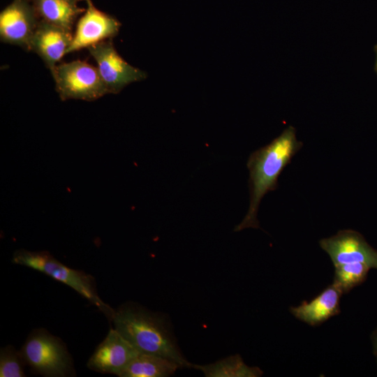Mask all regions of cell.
<instances>
[{
  "label": "cell",
  "mask_w": 377,
  "mask_h": 377,
  "mask_svg": "<svg viewBox=\"0 0 377 377\" xmlns=\"http://www.w3.org/2000/svg\"><path fill=\"white\" fill-rule=\"evenodd\" d=\"M302 146L297 140L295 128L288 126L270 143L250 155L246 164L249 170V207L234 231L260 228L257 213L263 198L277 188L280 174Z\"/></svg>",
  "instance_id": "obj_1"
},
{
  "label": "cell",
  "mask_w": 377,
  "mask_h": 377,
  "mask_svg": "<svg viewBox=\"0 0 377 377\" xmlns=\"http://www.w3.org/2000/svg\"><path fill=\"white\" fill-rule=\"evenodd\" d=\"M117 330L133 346L142 353L170 359L181 368L191 367L159 315L133 304H125L116 310L112 319Z\"/></svg>",
  "instance_id": "obj_2"
},
{
  "label": "cell",
  "mask_w": 377,
  "mask_h": 377,
  "mask_svg": "<svg viewBox=\"0 0 377 377\" xmlns=\"http://www.w3.org/2000/svg\"><path fill=\"white\" fill-rule=\"evenodd\" d=\"M13 263L42 272L69 286L112 321L116 310L100 298L91 275L66 266L46 251L17 250L14 252Z\"/></svg>",
  "instance_id": "obj_3"
},
{
  "label": "cell",
  "mask_w": 377,
  "mask_h": 377,
  "mask_svg": "<svg viewBox=\"0 0 377 377\" xmlns=\"http://www.w3.org/2000/svg\"><path fill=\"white\" fill-rule=\"evenodd\" d=\"M20 353L35 374L46 377L75 375L73 360L65 343L44 329L33 330Z\"/></svg>",
  "instance_id": "obj_4"
},
{
  "label": "cell",
  "mask_w": 377,
  "mask_h": 377,
  "mask_svg": "<svg viewBox=\"0 0 377 377\" xmlns=\"http://www.w3.org/2000/svg\"><path fill=\"white\" fill-rule=\"evenodd\" d=\"M52 75L56 90L63 101H91L108 94L97 68L85 61L75 60L57 64Z\"/></svg>",
  "instance_id": "obj_5"
},
{
  "label": "cell",
  "mask_w": 377,
  "mask_h": 377,
  "mask_svg": "<svg viewBox=\"0 0 377 377\" xmlns=\"http://www.w3.org/2000/svg\"><path fill=\"white\" fill-rule=\"evenodd\" d=\"M108 93H119L126 85L146 78V73L127 63L117 52L112 40L88 48Z\"/></svg>",
  "instance_id": "obj_6"
},
{
  "label": "cell",
  "mask_w": 377,
  "mask_h": 377,
  "mask_svg": "<svg viewBox=\"0 0 377 377\" xmlns=\"http://www.w3.org/2000/svg\"><path fill=\"white\" fill-rule=\"evenodd\" d=\"M320 247L329 255L334 266L346 263H363L377 269V251L357 232L339 231L335 235L320 240Z\"/></svg>",
  "instance_id": "obj_7"
},
{
  "label": "cell",
  "mask_w": 377,
  "mask_h": 377,
  "mask_svg": "<svg viewBox=\"0 0 377 377\" xmlns=\"http://www.w3.org/2000/svg\"><path fill=\"white\" fill-rule=\"evenodd\" d=\"M33 5L27 0H13L0 13V38L3 43L29 50L39 21Z\"/></svg>",
  "instance_id": "obj_8"
},
{
  "label": "cell",
  "mask_w": 377,
  "mask_h": 377,
  "mask_svg": "<svg viewBox=\"0 0 377 377\" xmlns=\"http://www.w3.org/2000/svg\"><path fill=\"white\" fill-rule=\"evenodd\" d=\"M87 8L79 19L67 54L89 48L116 36L120 22L112 16L97 9L91 0H86Z\"/></svg>",
  "instance_id": "obj_9"
},
{
  "label": "cell",
  "mask_w": 377,
  "mask_h": 377,
  "mask_svg": "<svg viewBox=\"0 0 377 377\" xmlns=\"http://www.w3.org/2000/svg\"><path fill=\"white\" fill-rule=\"evenodd\" d=\"M140 353L117 330L111 328L87 362V367L119 376Z\"/></svg>",
  "instance_id": "obj_10"
},
{
  "label": "cell",
  "mask_w": 377,
  "mask_h": 377,
  "mask_svg": "<svg viewBox=\"0 0 377 377\" xmlns=\"http://www.w3.org/2000/svg\"><path fill=\"white\" fill-rule=\"evenodd\" d=\"M72 38L71 31L40 20L31 40L29 51L36 53L52 73L67 54Z\"/></svg>",
  "instance_id": "obj_11"
},
{
  "label": "cell",
  "mask_w": 377,
  "mask_h": 377,
  "mask_svg": "<svg viewBox=\"0 0 377 377\" xmlns=\"http://www.w3.org/2000/svg\"><path fill=\"white\" fill-rule=\"evenodd\" d=\"M342 292L334 284L327 286L309 302L290 308V313L300 320L311 326L318 325L341 312Z\"/></svg>",
  "instance_id": "obj_12"
},
{
  "label": "cell",
  "mask_w": 377,
  "mask_h": 377,
  "mask_svg": "<svg viewBox=\"0 0 377 377\" xmlns=\"http://www.w3.org/2000/svg\"><path fill=\"white\" fill-rule=\"evenodd\" d=\"M31 1L40 20L71 32L76 19L84 11L77 5L80 0Z\"/></svg>",
  "instance_id": "obj_13"
},
{
  "label": "cell",
  "mask_w": 377,
  "mask_h": 377,
  "mask_svg": "<svg viewBox=\"0 0 377 377\" xmlns=\"http://www.w3.org/2000/svg\"><path fill=\"white\" fill-rule=\"evenodd\" d=\"M182 369L176 362L156 355L140 353L119 377H167Z\"/></svg>",
  "instance_id": "obj_14"
},
{
  "label": "cell",
  "mask_w": 377,
  "mask_h": 377,
  "mask_svg": "<svg viewBox=\"0 0 377 377\" xmlns=\"http://www.w3.org/2000/svg\"><path fill=\"white\" fill-rule=\"evenodd\" d=\"M191 367L201 371L206 377H258L263 375L258 367H249L238 354L212 364H192Z\"/></svg>",
  "instance_id": "obj_15"
},
{
  "label": "cell",
  "mask_w": 377,
  "mask_h": 377,
  "mask_svg": "<svg viewBox=\"0 0 377 377\" xmlns=\"http://www.w3.org/2000/svg\"><path fill=\"white\" fill-rule=\"evenodd\" d=\"M333 283L342 292L348 293L362 283L371 269L363 263H346L335 266Z\"/></svg>",
  "instance_id": "obj_16"
},
{
  "label": "cell",
  "mask_w": 377,
  "mask_h": 377,
  "mask_svg": "<svg viewBox=\"0 0 377 377\" xmlns=\"http://www.w3.org/2000/svg\"><path fill=\"white\" fill-rule=\"evenodd\" d=\"M26 365L20 351L12 346L1 348L0 376L24 377L26 376L24 367Z\"/></svg>",
  "instance_id": "obj_17"
},
{
  "label": "cell",
  "mask_w": 377,
  "mask_h": 377,
  "mask_svg": "<svg viewBox=\"0 0 377 377\" xmlns=\"http://www.w3.org/2000/svg\"><path fill=\"white\" fill-rule=\"evenodd\" d=\"M374 347H375L376 354L377 355V332L374 337Z\"/></svg>",
  "instance_id": "obj_18"
},
{
  "label": "cell",
  "mask_w": 377,
  "mask_h": 377,
  "mask_svg": "<svg viewBox=\"0 0 377 377\" xmlns=\"http://www.w3.org/2000/svg\"><path fill=\"white\" fill-rule=\"evenodd\" d=\"M374 50H375L376 55V63H375V71L377 73V45L375 46Z\"/></svg>",
  "instance_id": "obj_19"
}]
</instances>
